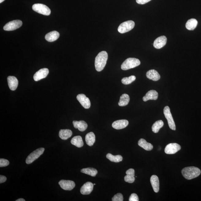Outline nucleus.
<instances>
[{"label":"nucleus","instance_id":"14","mask_svg":"<svg viewBox=\"0 0 201 201\" xmlns=\"http://www.w3.org/2000/svg\"><path fill=\"white\" fill-rule=\"evenodd\" d=\"M93 184L90 182H87L81 187V193L83 195H89L93 191Z\"/></svg>","mask_w":201,"mask_h":201},{"label":"nucleus","instance_id":"29","mask_svg":"<svg viewBox=\"0 0 201 201\" xmlns=\"http://www.w3.org/2000/svg\"><path fill=\"white\" fill-rule=\"evenodd\" d=\"M81 172L92 176H95L97 174L98 171L93 168H87L81 169Z\"/></svg>","mask_w":201,"mask_h":201},{"label":"nucleus","instance_id":"7","mask_svg":"<svg viewBox=\"0 0 201 201\" xmlns=\"http://www.w3.org/2000/svg\"><path fill=\"white\" fill-rule=\"evenodd\" d=\"M164 113L166 119H167L169 128L173 131H176V124L169 106L165 107L164 109Z\"/></svg>","mask_w":201,"mask_h":201},{"label":"nucleus","instance_id":"21","mask_svg":"<svg viewBox=\"0 0 201 201\" xmlns=\"http://www.w3.org/2000/svg\"><path fill=\"white\" fill-rule=\"evenodd\" d=\"M146 77L149 79L154 81H157L160 79V75L157 71L152 69L146 73Z\"/></svg>","mask_w":201,"mask_h":201},{"label":"nucleus","instance_id":"19","mask_svg":"<svg viewBox=\"0 0 201 201\" xmlns=\"http://www.w3.org/2000/svg\"><path fill=\"white\" fill-rule=\"evenodd\" d=\"M74 127L81 131H84L87 129L88 124L84 121H74L73 122Z\"/></svg>","mask_w":201,"mask_h":201},{"label":"nucleus","instance_id":"17","mask_svg":"<svg viewBox=\"0 0 201 201\" xmlns=\"http://www.w3.org/2000/svg\"><path fill=\"white\" fill-rule=\"evenodd\" d=\"M158 94L157 91L151 90L149 91L143 98L144 101H147L149 100H157L158 98Z\"/></svg>","mask_w":201,"mask_h":201},{"label":"nucleus","instance_id":"5","mask_svg":"<svg viewBox=\"0 0 201 201\" xmlns=\"http://www.w3.org/2000/svg\"><path fill=\"white\" fill-rule=\"evenodd\" d=\"M135 25V22L133 21H128L121 24L118 28V31L120 33H124L132 29Z\"/></svg>","mask_w":201,"mask_h":201},{"label":"nucleus","instance_id":"38","mask_svg":"<svg viewBox=\"0 0 201 201\" xmlns=\"http://www.w3.org/2000/svg\"><path fill=\"white\" fill-rule=\"evenodd\" d=\"M16 201H25V200H24V199H18V200H16Z\"/></svg>","mask_w":201,"mask_h":201},{"label":"nucleus","instance_id":"26","mask_svg":"<svg viewBox=\"0 0 201 201\" xmlns=\"http://www.w3.org/2000/svg\"><path fill=\"white\" fill-rule=\"evenodd\" d=\"M85 141L88 146H92L95 141L94 133L93 132H90L86 134L85 136Z\"/></svg>","mask_w":201,"mask_h":201},{"label":"nucleus","instance_id":"2","mask_svg":"<svg viewBox=\"0 0 201 201\" xmlns=\"http://www.w3.org/2000/svg\"><path fill=\"white\" fill-rule=\"evenodd\" d=\"M181 173L184 177L186 179L192 180L198 177L201 174V171L198 168L189 167L183 169Z\"/></svg>","mask_w":201,"mask_h":201},{"label":"nucleus","instance_id":"12","mask_svg":"<svg viewBox=\"0 0 201 201\" xmlns=\"http://www.w3.org/2000/svg\"><path fill=\"white\" fill-rule=\"evenodd\" d=\"M48 73H49V70L47 68H45L40 69L34 74L33 78L34 81H37L44 78L47 77Z\"/></svg>","mask_w":201,"mask_h":201},{"label":"nucleus","instance_id":"40","mask_svg":"<svg viewBox=\"0 0 201 201\" xmlns=\"http://www.w3.org/2000/svg\"><path fill=\"white\" fill-rule=\"evenodd\" d=\"M93 185H95V184H93Z\"/></svg>","mask_w":201,"mask_h":201},{"label":"nucleus","instance_id":"9","mask_svg":"<svg viewBox=\"0 0 201 201\" xmlns=\"http://www.w3.org/2000/svg\"><path fill=\"white\" fill-rule=\"evenodd\" d=\"M180 145L176 143L169 144L166 146L165 152L167 154H174L181 150Z\"/></svg>","mask_w":201,"mask_h":201},{"label":"nucleus","instance_id":"35","mask_svg":"<svg viewBox=\"0 0 201 201\" xmlns=\"http://www.w3.org/2000/svg\"><path fill=\"white\" fill-rule=\"evenodd\" d=\"M139 200V199L138 195L135 193H133L131 194L129 197V201H138Z\"/></svg>","mask_w":201,"mask_h":201},{"label":"nucleus","instance_id":"16","mask_svg":"<svg viewBox=\"0 0 201 201\" xmlns=\"http://www.w3.org/2000/svg\"><path fill=\"white\" fill-rule=\"evenodd\" d=\"M9 87L12 91L16 90L18 85V81L14 76H9L7 78Z\"/></svg>","mask_w":201,"mask_h":201},{"label":"nucleus","instance_id":"13","mask_svg":"<svg viewBox=\"0 0 201 201\" xmlns=\"http://www.w3.org/2000/svg\"><path fill=\"white\" fill-rule=\"evenodd\" d=\"M167 42V37L165 36L159 37L155 40L154 43V47L157 49H160L165 46Z\"/></svg>","mask_w":201,"mask_h":201},{"label":"nucleus","instance_id":"8","mask_svg":"<svg viewBox=\"0 0 201 201\" xmlns=\"http://www.w3.org/2000/svg\"><path fill=\"white\" fill-rule=\"evenodd\" d=\"M22 22L21 21L15 20L8 22L3 27L5 31H10L15 30L21 26Z\"/></svg>","mask_w":201,"mask_h":201},{"label":"nucleus","instance_id":"6","mask_svg":"<svg viewBox=\"0 0 201 201\" xmlns=\"http://www.w3.org/2000/svg\"><path fill=\"white\" fill-rule=\"evenodd\" d=\"M44 151V148H43L38 149L34 151L28 156L26 160V163L28 164L32 163L42 155Z\"/></svg>","mask_w":201,"mask_h":201},{"label":"nucleus","instance_id":"11","mask_svg":"<svg viewBox=\"0 0 201 201\" xmlns=\"http://www.w3.org/2000/svg\"><path fill=\"white\" fill-rule=\"evenodd\" d=\"M77 99L85 108L88 109L91 107V102L89 98L84 94H79L77 95Z\"/></svg>","mask_w":201,"mask_h":201},{"label":"nucleus","instance_id":"1","mask_svg":"<svg viewBox=\"0 0 201 201\" xmlns=\"http://www.w3.org/2000/svg\"><path fill=\"white\" fill-rule=\"evenodd\" d=\"M108 55L106 51H102L98 53L95 59V69L98 72L101 71L106 65Z\"/></svg>","mask_w":201,"mask_h":201},{"label":"nucleus","instance_id":"4","mask_svg":"<svg viewBox=\"0 0 201 201\" xmlns=\"http://www.w3.org/2000/svg\"><path fill=\"white\" fill-rule=\"evenodd\" d=\"M32 9L34 11L47 16L49 15L51 13V10L48 6L40 3H36L33 5Z\"/></svg>","mask_w":201,"mask_h":201},{"label":"nucleus","instance_id":"25","mask_svg":"<svg viewBox=\"0 0 201 201\" xmlns=\"http://www.w3.org/2000/svg\"><path fill=\"white\" fill-rule=\"evenodd\" d=\"M71 143L78 148H81L84 145L82 138L80 136L74 137L71 140Z\"/></svg>","mask_w":201,"mask_h":201},{"label":"nucleus","instance_id":"36","mask_svg":"<svg viewBox=\"0 0 201 201\" xmlns=\"http://www.w3.org/2000/svg\"><path fill=\"white\" fill-rule=\"evenodd\" d=\"M151 0H136V2L139 4L143 5L148 3Z\"/></svg>","mask_w":201,"mask_h":201},{"label":"nucleus","instance_id":"31","mask_svg":"<svg viewBox=\"0 0 201 201\" xmlns=\"http://www.w3.org/2000/svg\"><path fill=\"white\" fill-rule=\"evenodd\" d=\"M106 157L111 161L113 162H119L122 161L123 160V157L120 155L114 156L112 155V154H107Z\"/></svg>","mask_w":201,"mask_h":201},{"label":"nucleus","instance_id":"24","mask_svg":"<svg viewBox=\"0 0 201 201\" xmlns=\"http://www.w3.org/2000/svg\"><path fill=\"white\" fill-rule=\"evenodd\" d=\"M138 144L139 146L146 150L150 151L153 148V145L150 143L147 142L146 140L143 138H141L138 140Z\"/></svg>","mask_w":201,"mask_h":201},{"label":"nucleus","instance_id":"33","mask_svg":"<svg viewBox=\"0 0 201 201\" xmlns=\"http://www.w3.org/2000/svg\"><path fill=\"white\" fill-rule=\"evenodd\" d=\"M112 201H123V197L122 194L118 193L114 196L112 199Z\"/></svg>","mask_w":201,"mask_h":201},{"label":"nucleus","instance_id":"34","mask_svg":"<svg viewBox=\"0 0 201 201\" xmlns=\"http://www.w3.org/2000/svg\"><path fill=\"white\" fill-rule=\"evenodd\" d=\"M9 162L8 160L5 159H0V167H5L9 165Z\"/></svg>","mask_w":201,"mask_h":201},{"label":"nucleus","instance_id":"18","mask_svg":"<svg viewBox=\"0 0 201 201\" xmlns=\"http://www.w3.org/2000/svg\"><path fill=\"white\" fill-rule=\"evenodd\" d=\"M134 169H129L126 171V176H125L124 181L126 182L132 183L134 182L135 180Z\"/></svg>","mask_w":201,"mask_h":201},{"label":"nucleus","instance_id":"3","mask_svg":"<svg viewBox=\"0 0 201 201\" xmlns=\"http://www.w3.org/2000/svg\"><path fill=\"white\" fill-rule=\"evenodd\" d=\"M140 64V62L138 59L129 58L126 59L121 65V68L123 70H126L135 68Z\"/></svg>","mask_w":201,"mask_h":201},{"label":"nucleus","instance_id":"37","mask_svg":"<svg viewBox=\"0 0 201 201\" xmlns=\"http://www.w3.org/2000/svg\"><path fill=\"white\" fill-rule=\"evenodd\" d=\"M6 179L7 178L6 176H2V175L0 176V183H4L6 181Z\"/></svg>","mask_w":201,"mask_h":201},{"label":"nucleus","instance_id":"27","mask_svg":"<svg viewBox=\"0 0 201 201\" xmlns=\"http://www.w3.org/2000/svg\"><path fill=\"white\" fill-rule=\"evenodd\" d=\"M197 24L198 22L195 19H191L187 21L185 27L188 30H193L196 27Z\"/></svg>","mask_w":201,"mask_h":201},{"label":"nucleus","instance_id":"30","mask_svg":"<svg viewBox=\"0 0 201 201\" xmlns=\"http://www.w3.org/2000/svg\"><path fill=\"white\" fill-rule=\"evenodd\" d=\"M164 123L162 120H159L156 122L152 126V131L154 133L159 132V130L164 126Z\"/></svg>","mask_w":201,"mask_h":201},{"label":"nucleus","instance_id":"28","mask_svg":"<svg viewBox=\"0 0 201 201\" xmlns=\"http://www.w3.org/2000/svg\"><path fill=\"white\" fill-rule=\"evenodd\" d=\"M130 97L129 95L124 93L120 97V100L119 102V106H125L128 105L130 101Z\"/></svg>","mask_w":201,"mask_h":201},{"label":"nucleus","instance_id":"22","mask_svg":"<svg viewBox=\"0 0 201 201\" xmlns=\"http://www.w3.org/2000/svg\"><path fill=\"white\" fill-rule=\"evenodd\" d=\"M60 36L59 33L57 31H53L48 33L45 36V39L49 42H53L56 40Z\"/></svg>","mask_w":201,"mask_h":201},{"label":"nucleus","instance_id":"39","mask_svg":"<svg viewBox=\"0 0 201 201\" xmlns=\"http://www.w3.org/2000/svg\"><path fill=\"white\" fill-rule=\"evenodd\" d=\"M5 0H0V3H1L2 2H3Z\"/></svg>","mask_w":201,"mask_h":201},{"label":"nucleus","instance_id":"23","mask_svg":"<svg viewBox=\"0 0 201 201\" xmlns=\"http://www.w3.org/2000/svg\"><path fill=\"white\" fill-rule=\"evenodd\" d=\"M72 132L69 129L60 130L59 132V136L62 139L66 140L72 136Z\"/></svg>","mask_w":201,"mask_h":201},{"label":"nucleus","instance_id":"15","mask_svg":"<svg viewBox=\"0 0 201 201\" xmlns=\"http://www.w3.org/2000/svg\"><path fill=\"white\" fill-rule=\"evenodd\" d=\"M129 124V122L126 119H120L115 121L112 124V127L116 129L119 130L124 129Z\"/></svg>","mask_w":201,"mask_h":201},{"label":"nucleus","instance_id":"20","mask_svg":"<svg viewBox=\"0 0 201 201\" xmlns=\"http://www.w3.org/2000/svg\"><path fill=\"white\" fill-rule=\"evenodd\" d=\"M152 188L155 193L158 192L159 190V181L158 177L156 175H153L150 179Z\"/></svg>","mask_w":201,"mask_h":201},{"label":"nucleus","instance_id":"10","mask_svg":"<svg viewBox=\"0 0 201 201\" xmlns=\"http://www.w3.org/2000/svg\"><path fill=\"white\" fill-rule=\"evenodd\" d=\"M60 187L65 190H71L75 186V184L71 180H61L59 182Z\"/></svg>","mask_w":201,"mask_h":201},{"label":"nucleus","instance_id":"32","mask_svg":"<svg viewBox=\"0 0 201 201\" xmlns=\"http://www.w3.org/2000/svg\"><path fill=\"white\" fill-rule=\"evenodd\" d=\"M136 79L135 76L132 75L129 77L123 78L122 79V84L124 85L130 84L134 81Z\"/></svg>","mask_w":201,"mask_h":201}]
</instances>
